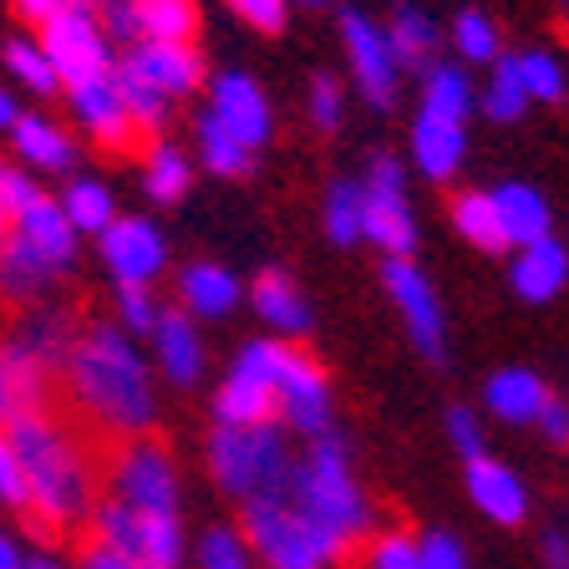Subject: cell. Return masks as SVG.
Segmentation results:
<instances>
[{
	"label": "cell",
	"mask_w": 569,
	"mask_h": 569,
	"mask_svg": "<svg viewBox=\"0 0 569 569\" xmlns=\"http://www.w3.org/2000/svg\"><path fill=\"white\" fill-rule=\"evenodd\" d=\"M67 391L77 412H87L97 427H107L112 438H148L158 422V371L142 351V341H132L118 320H97L82 326L71 341L67 367Z\"/></svg>",
	"instance_id": "1"
},
{
	"label": "cell",
	"mask_w": 569,
	"mask_h": 569,
	"mask_svg": "<svg viewBox=\"0 0 569 569\" xmlns=\"http://www.w3.org/2000/svg\"><path fill=\"white\" fill-rule=\"evenodd\" d=\"M6 442L21 458L26 473V513L41 529L67 533L92 513V458L67 432V422L51 417V407H21L6 422Z\"/></svg>",
	"instance_id": "2"
},
{
	"label": "cell",
	"mask_w": 569,
	"mask_h": 569,
	"mask_svg": "<svg viewBox=\"0 0 569 569\" xmlns=\"http://www.w3.org/2000/svg\"><path fill=\"white\" fill-rule=\"evenodd\" d=\"M290 503H296L306 519H316L320 529L341 533L346 545L367 539L371 523H377V509H371L367 488L356 478L351 448H346L341 432H326V438H310V448L296 458L290 468V483L280 488Z\"/></svg>",
	"instance_id": "3"
},
{
	"label": "cell",
	"mask_w": 569,
	"mask_h": 569,
	"mask_svg": "<svg viewBox=\"0 0 569 569\" xmlns=\"http://www.w3.org/2000/svg\"><path fill=\"white\" fill-rule=\"evenodd\" d=\"M239 509H244V529L239 533L249 539V549H254V559L264 569H336L351 555V545L341 533L306 519L284 493L249 498Z\"/></svg>",
	"instance_id": "4"
},
{
	"label": "cell",
	"mask_w": 569,
	"mask_h": 569,
	"mask_svg": "<svg viewBox=\"0 0 569 569\" xmlns=\"http://www.w3.org/2000/svg\"><path fill=\"white\" fill-rule=\"evenodd\" d=\"M203 452H209V478L224 488L234 503L280 493V488L290 483V468H296V452H290V438H284L280 422L213 427Z\"/></svg>",
	"instance_id": "5"
},
{
	"label": "cell",
	"mask_w": 569,
	"mask_h": 569,
	"mask_svg": "<svg viewBox=\"0 0 569 569\" xmlns=\"http://www.w3.org/2000/svg\"><path fill=\"white\" fill-rule=\"evenodd\" d=\"M71 341H77V320H71L67 306H26L21 320L11 326V336L0 341V356L11 367L16 381V402L21 407H47V387L71 356Z\"/></svg>",
	"instance_id": "6"
},
{
	"label": "cell",
	"mask_w": 569,
	"mask_h": 569,
	"mask_svg": "<svg viewBox=\"0 0 569 569\" xmlns=\"http://www.w3.org/2000/svg\"><path fill=\"white\" fill-rule=\"evenodd\" d=\"M290 341L254 336L234 351V367L224 371L213 391V427H260L274 422V397H280V367Z\"/></svg>",
	"instance_id": "7"
},
{
	"label": "cell",
	"mask_w": 569,
	"mask_h": 569,
	"mask_svg": "<svg viewBox=\"0 0 569 569\" xmlns=\"http://www.w3.org/2000/svg\"><path fill=\"white\" fill-rule=\"evenodd\" d=\"M87 529H92L97 545L118 549V555H128L142 569H178L183 555H189L178 513H138V509H122L118 498H97L92 513H87Z\"/></svg>",
	"instance_id": "8"
},
{
	"label": "cell",
	"mask_w": 569,
	"mask_h": 569,
	"mask_svg": "<svg viewBox=\"0 0 569 569\" xmlns=\"http://www.w3.org/2000/svg\"><path fill=\"white\" fill-rule=\"evenodd\" d=\"M361 239L387 254V260H412L417 249V213L407 203V163L391 153H377L361 178Z\"/></svg>",
	"instance_id": "9"
},
{
	"label": "cell",
	"mask_w": 569,
	"mask_h": 569,
	"mask_svg": "<svg viewBox=\"0 0 569 569\" xmlns=\"http://www.w3.org/2000/svg\"><path fill=\"white\" fill-rule=\"evenodd\" d=\"M36 41L51 57L61 87L92 82V77H107V71L118 67V47L102 31V16L92 6H82V0H67L47 26H36Z\"/></svg>",
	"instance_id": "10"
},
{
	"label": "cell",
	"mask_w": 569,
	"mask_h": 569,
	"mask_svg": "<svg viewBox=\"0 0 569 569\" xmlns=\"http://www.w3.org/2000/svg\"><path fill=\"white\" fill-rule=\"evenodd\" d=\"M178 462L163 442L153 438H128L112 452V468H107V498H118L122 509L138 513H178Z\"/></svg>",
	"instance_id": "11"
},
{
	"label": "cell",
	"mask_w": 569,
	"mask_h": 569,
	"mask_svg": "<svg viewBox=\"0 0 569 569\" xmlns=\"http://www.w3.org/2000/svg\"><path fill=\"white\" fill-rule=\"evenodd\" d=\"M6 244H16L26 260H36L57 284L77 270V260H82V234L71 229V219L61 213L57 193H47V183H36V189L16 203Z\"/></svg>",
	"instance_id": "12"
},
{
	"label": "cell",
	"mask_w": 569,
	"mask_h": 569,
	"mask_svg": "<svg viewBox=\"0 0 569 569\" xmlns=\"http://www.w3.org/2000/svg\"><path fill=\"white\" fill-rule=\"evenodd\" d=\"M381 284H387L391 306L402 316L412 351L422 356L427 367H442L448 361V316H442V300L432 290V280L412 260H387L381 264Z\"/></svg>",
	"instance_id": "13"
},
{
	"label": "cell",
	"mask_w": 569,
	"mask_h": 569,
	"mask_svg": "<svg viewBox=\"0 0 569 569\" xmlns=\"http://www.w3.org/2000/svg\"><path fill=\"white\" fill-rule=\"evenodd\" d=\"M341 47L361 102L387 112L397 102V87H402V61H397V51L387 41V26L371 21L367 11H341Z\"/></svg>",
	"instance_id": "14"
},
{
	"label": "cell",
	"mask_w": 569,
	"mask_h": 569,
	"mask_svg": "<svg viewBox=\"0 0 569 569\" xmlns=\"http://www.w3.org/2000/svg\"><path fill=\"white\" fill-rule=\"evenodd\" d=\"M274 422H284L296 438H326L336 422V391L331 377L320 367L316 356L306 351H284V367H280V397H274Z\"/></svg>",
	"instance_id": "15"
},
{
	"label": "cell",
	"mask_w": 569,
	"mask_h": 569,
	"mask_svg": "<svg viewBox=\"0 0 569 569\" xmlns=\"http://www.w3.org/2000/svg\"><path fill=\"white\" fill-rule=\"evenodd\" d=\"M112 284H153L168 274V234L148 213H118L107 234L92 239Z\"/></svg>",
	"instance_id": "16"
},
{
	"label": "cell",
	"mask_w": 569,
	"mask_h": 569,
	"mask_svg": "<svg viewBox=\"0 0 569 569\" xmlns=\"http://www.w3.org/2000/svg\"><path fill=\"white\" fill-rule=\"evenodd\" d=\"M61 102H67L77 132H82L92 148H102V153H132V148H138L142 132L132 128V112H128V102H122V87L112 71L92 77V82H71L67 92H61Z\"/></svg>",
	"instance_id": "17"
},
{
	"label": "cell",
	"mask_w": 569,
	"mask_h": 569,
	"mask_svg": "<svg viewBox=\"0 0 569 569\" xmlns=\"http://www.w3.org/2000/svg\"><path fill=\"white\" fill-rule=\"evenodd\" d=\"M213 122H224L249 153H260L264 142L274 138V107L264 97V87L249 77V71H219L209 82V107H203Z\"/></svg>",
	"instance_id": "18"
},
{
	"label": "cell",
	"mask_w": 569,
	"mask_h": 569,
	"mask_svg": "<svg viewBox=\"0 0 569 569\" xmlns=\"http://www.w3.org/2000/svg\"><path fill=\"white\" fill-rule=\"evenodd\" d=\"M118 71H132L168 102H183L203 87V57L193 41H132L128 51H118Z\"/></svg>",
	"instance_id": "19"
},
{
	"label": "cell",
	"mask_w": 569,
	"mask_h": 569,
	"mask_svg": "<svg viewBox=\"0 0 569 569\" xmlns=\"http://www.w3.org/2000/svg\"><path fill=\"white\" fill-rule=\"evenodd\" d=\"M11 153H16V168L36 178H71L77 163H82V142L67 122H57L51 112H21L11 132Z\"/></svg>",
	"instance_id": "20"
},
{
	"label": "cell",
	"mask_w": 569,
	"mask_h": 569,
	"mask_svg": "<svg viewBox=\"0 0 569 569\" xmlns=\"http://www.w3.org/2000/svg\"><path fill=\"white\" fill-rule=\"evenodd\" d=\"M148 361H153V371L168 387L178 391L199 387L203 371H209V346H203L199 320L183 316V310H163V320L148 336Z\"/></svg>",
	"instance_id": "21"
},
{
	"label": "cell",
	"mask_w": 569,
	"mask_h": 569,
	"mask_svg": "<svg viewBox=\"0 0 569 569\" xmlns=\"http://www.w3.org/2000/svg\"><path fill=\"white\" fill-rule=\"evenodd\" d=\"M462 488L473 498V509L498 529H519L529 519V483L519 478V468H509L503 458H468L462 468Z\"/></svg>",
	"instance_id": "22"
},
{
	"label": "cell",
	"mask_w": 569,
	"mask_h": 569,
	"mask_svg": "<svg viewBox=\"0 0 569 569\" xmlns=\"http://www.w3.org/2000/svg\"><path fill=\"white\" fill-rule=\"evenodd\" d=\"M249 306H254L260 326L274 336V341H300V336H310V326H316L306 290H300L296 274L280 270V264H270V270L254 274V284H249Z\"/></svg>",
	"instance_id": "23"
},
{
	"label": "cell",
	"mask_w": 569,
	"mask_h": 569,
	"mask_svg": "<svg viewBox=\"0 0 569 569\" xmlns=\"http://www.w3.org/2000/svg\"><path fill=\"white\" fill-rule=\"evenodd\" d=\"M178 310L193 320H229L244 300V280L219 260H189L178 270Z\"/></svg>",
	"instance_id": "24"
},
{
	"label": "cell",
	"mask_w": 569,
	"mask_h": 569,
	"mask_svg": "<svg viewBox=\"0 0 569 569\" xmlns=\"http://www.w3.org/2000/svg\"><path fill=\"white\" fill-rule=\"evenodd\" d=\"M488 199H493L498 229H503V244H509V249L539 244V239L555 234V209H549V199L533 189V183H519V178H509V183L488 189Z\"/></svg>",
	"instance_id": "25"
},
{
	"label": "cell",
	"mask_w": 569,
	"mask_h": 569,
	"mask_svg": "<svg viewBox=\"0 0 569 569\" xmlns=\"http://www.w3.org/2000/svg\"><path fill=\"white\" fill-rule=\"evenodd\" d=\"M509 284H513V296L529 300V306H549V300H559L565 296V284H569V249L559 244L555 234L539 239V244L513 249Z\"/></svg>",
	"instance_id": "26"
},
{
	"label": "cell",
	"mask_w": 569,
	"mask_h": 569,
	"mask_svg": "<svg viewBox=\"0 0 569 569\" xmlns=\"http://www.w3.org/2000/svg\"><path fill=\"white\" fill-rule=\"evenodd\" d=\"M545 402H549V387L529 367H498L483 381V407L509 427H533L539 412H545Z\"/></svg>",
	"instance_id": "27"
},
{
	"label": "cell",
	"mask_w": 569,
	"mask_h": 569,
	"mask_svg": "<svg viewBox=\"0 0 569 569\" xmlns=\"http://www.w3.org/2000/svg\"><path fill=\"white\" fill-rule=\"evenodd\" d=\"M462 158H468V128L417 112V122H412V168L417 173L432 178V183H448V178H458Z\"/></svg>",
	"instance_id": "28"
},
{
	"label": "cell",
	"mask_w": 569,
	"mask_h": 569,
	"mask_svg": "<svg viewBox=\"0 0 569 569\" xmlns=\"http://www.w3.org/2000/svg\"><path fill=\"white\" fill-rule=\"evenodd\" d=\"M417 112H422V118L468 128V118L478 112V87H473V77H468V67H458V61H438V67H427L422 107H417Z\"/></svg>",
	"instance_id": "29"
},
{
	"label": "cell",
	"mask_w": 569,
	"mask_h": 569,
	"mask_svg": "<svg viewBox=\"0 0 569 569\" xmlns=\"http://www.w3.org/2000/svg\"><path fill=\"white\" fill-rule=\"evenodd\" d=\"M57 203H61V213L71 219V229L82 239H97V234H107L112 229V219H118V193L107 189L97 173H71L67 178V189L57 193Z\"/></svg>",
	"instance_id": "30"
},
{
	"label": "cell",
	"mask_w": 569,
	"mask_h": 569,
	"mask_svg": "<svg viewBox=\"0 0 569 569\" xmlns=\"http://www.w3.org/2000/svg\"><path fill=\"white\" fill-rule=\"evenodd\" d=\"M193 153H183L178 142L153 138V148L142 153V193L153 203H183L193 189Z\"/></svg>",
	"instance_id": "31"
},
{
	"label": "cell",
	"mask_w": 569,
	"mask_h": 569,
	"mask_svg": "<svg viewBox=\"0 0 569 569\" xmlns=\"http://www.w3.org/2000/svg\"><path fill=\"white\" fill-rule=\"evenodd\" d=\"M193 163L209 168L213 178H249L254 173V153H249L224 122H213L209 112H199V122H193Z\"/></svg>",
	"instance_id": "32"
},
{
	"label": "cell",
	"mask_w": 569,
	"mask_h": 569,
	"mask_svg": "<svg viewBox=\"0 0 569 569\" xmlns=\"http://www.w3.org/2000/svg\"><path fill=\"white\" fill-rule=\"evenodd\" d=\"M381 26H387V41H391V51H397L402 67H427L432 51H438V41H442L438 21H432L422 6H412V0H402Z\"/></svg>",
	"instance_id": "33"
},
{
	"label": "cell",
	"mask_w": 569,
	"mask_h": 569,
	"mask_svg": "<svg viewBox=\"0 0 569 569\" xmlns=\"http://www.w3.org/2000/svg\"><path fill=\"white\" fill-rule=\"evenodd\" d=\"M0 61H6V77H11L21 92L47 97V102L67 92V87H61V77H57V67H51V57L41 51V41H36V36H16V41H6Z\"/></svg>",
	"instance_id": "34"
},
{
	"label": "cell",
	"mask_w": 569,
	"mask_h": 569,
	"mask_svg": "<svg viewBox=\"0 0 569 569\" xmlns=\"http://www.w3.org/2000/svg\"><path fill=\"white\" fill-rule=\"evenodd\" d=\"M320 229L341 249L361 244V183L356 178H331L326 199H320Z\"/></svg>",
	"instance_id": "35"
},
{
	"label": "cell",
	"mask_w": 569,
	"mask_h": 569,
	"mask_svg": "<svg viewBox=\"0 0 569 569\" xmlns=\"http://www.w3.org/2000/svg\"><path fill=\"white\" fill-rule=\"evenodd\" d=\"M142 41H193L199 36V0H132Z\"/></svg>",
	"instance_id": "36"
},
{
	"label": "cell",
	"mask_w": 569,
	"mask_h": 569,
	"mask_svg": "<svg viewBox=\"0 0 569 569\" xmlns=\"http://www.w3.org/2000/svg\"><path fill=\"white\" fill-rule=\"evenodd\" d=\"M452 229H458L462 239L473 249H483V254H498L503 244V229H498V213H493V199H488V189H468L458 193V203H452Z\"/></svg>",
	"instance_id": "37"
},
{
	"label": "cell",
	"mask_w": 569,
	"mask_h": 569,
	"mask_svg": "<svg viewBox=\"0 0 569 569\" xmlns=\"http://www.w3.org/2000/svg\"><path fill=\"white\" fill-rule=\"evenodd\" d=\"M478 112L493 122H519L523 112H529V92H523L519 71H513V57L493 61V77H488L483 92H478Z\"/></svg>",
	"instance_id": "38"
},
{
	"label": "cell",
	"mask_w": 569,
	"mask_h": 569,
	"mask_svg": "<svg viewBox=\"0 0 569 569\" xmlns=\"http://www.w3.org/2000/svg\"><path fill=\"white\" fill-rule=\"evenodd\" d=\"M513 71H519V82H523V92H529V102H559V97H565V87H569L565 61H559L549 47L519 51V57H513Z\"/></svg>",
	"instance_id": "39"
},
{
	"label": "cell",
	"mask_w": 569,
	"mask_h": 569,
	"mask_svg": "<svg viewBox=\"0 0 569 569\" xmlns=\"http://www.w3.org/2000/svg\"><path fill=\"white\" fill-rule=\"evenodd\" d=\"M112 77H118V87H122V102H128V112H132V128H138L142 138H163L168 118H173V102H168L163 92H153L148 82H138L132 71L112 67Z\"/></svg>",
	"instance_id": "40"
},
{
	"label": "cell",
	"mask_w": 569,
	"mask_h": 569,
	"mask_svg": "<svg viewBox=\"0 0 569 569\" xmlns=\"http://www.w3.org/2000/svg\"><path fill=\"white\" fill-rule=\"evenodd\" d=\"M193 565L199 569H254L260 559H254V549H249V539L239 529L213 523V529L199 533V545H193Z\"/></svg>",
	"instance_id": "41"
},
{
	"label": "cell",
	"mask_w": 569,
	"mask_h": 569,
	"mask_svg": "<svg viewBox=\"0 0 569 569\" xmlns=\"http://www.w3.org/2000/svg\"><path fill=\"white\" fill-rule=\"evenodd\" d=\"M452 51H458L462 61H473V67L503 57V41H498L493 16H483V11H458L452 16Z\"/></svg>",
	"instance_id": "42"
},
{
	"label": "cell",
	"mask_w": 569,
	"mask_h": 569,
	"mask_svg": "<svg viewBox=\"0 0 569 569\" xmlns=\"http://www.w3.org/2000/svg\"><path fill=\"white\" fill-rule=\"evenodd\" d=\"M163 300L153 296V284H118V326L132 341H148L153 326L163 320Z\"/></svg>",
	"instance_id": "43"
},
{
	"label": "cell",
	"mask_w": 569,
	"mask_h": 569,
	"mask_svg": "<svg viewBox=\"0 0 569 569\" xmlns=\"http://www.w3.org/2000/svg\"><path fill=\"white\" fill-rule=\"evenodd\" d=\"M306 118L316 132H336L346 122V92L331 71H316L306 87Z\"/></svg>",
	"instance_id": "44"
},
{
	"label": "cell",
	"mask_w": 569,
	"mask_h": 569,
	"mask_svg": "<svg viewBox=\"0 0 569 569\" xmlns=\"http://www.w3.org/2000/svg\"><path fill=\"white\" fill-rule=\"evenodd\" d=\"M442 432H448L452 452H458L462 462H468V458H483V452H488V427H483V417H478V407L452 402L448 417H442Z\"/></svg>",
	"instance_id": "45"
},
{
	"label": "cell",
	"mask_w": 569,
	"mask_h": 569,
	"mask_svg": "<svg viewBox=\"0 0 569 569\" xmlns=\"http://www.w3.org/2000/svg\"><path fill=\"white\" fill-rule=\"evenodd\" d=\"M224 6L239 26H249L260 36H280L290 26V0H224Z\"/></svg>",
	"instance_id": "46"
},
{
	"label": "cell",
	"mask_w": 569,
	"mask_h": 569,
	"mask_svg": "<svg viewBox=\"0 0 569 569\" xmlns=\"http://www.w3.org/2000/svg\"><path fill=\"white\" fill-rule=\"evenodd\" d=\"M417 565L422 569H473L468 565L462 539L458 533H448V529H427L422 539H417Z\"/></svg>",
	"instance_id": "47"
},
{
	"label": "cell",
	"mask_w": 569,
	"mask_h": 569,
	"mask_svg": "<svg viewBox=\"0 0 569 569\" xmlns=\"http://www.w3.org/2000/svg\"><path fill=\"white\" fill-rule=\"evenodd\" d=\"M36 183H41L36 173H26V168H16V163H6V158H0V244H6V234H11L16 203H21Z\"/></svg>",
	"instance_id": "48"
},
{
	"label": "cell",
	"mask_w": 569,
	"mask_h": 569,
	"mask_svg": "<svg viewBox=\"0 0 569 569\" xmlns=\"http://www.w3.org/2000/svg\"><path fill=\"white\" fill-rule=\"evenodd\" d=\"M367 569H422L417 565V539L412 533H381V539H371Z\"/></svg>",
	"instance_id": "49"
},
{
	"label": "cell",
	"mask_w": 569,
	"mask_h": 569,
	"mask_svg": "<svg viewBox=\"0 0 569 569\" xmlns=\"http://www.w3.org/2000/svg\"><path fill=\"white\" fill-rule=\"evenodd\" d=\"M97 16H102V31L112 36V47L118 51H128L132 41H142L138 36V6H132V0H102Z\"/></svg>",
	"instance_id": "50"
},
{
	"label": "cell",
	"mask_w": 569,
	"mask_h": 569,
	"mask_svg": "<svg viewBox=\"0 0 569 569\" xmlns=\"http://www.w3.org/2000/svg\"><path fill=\"white\" fill-rule=\"evenodd\" d=\"M0 509L26 513V473H21L16 448L6 442V432H0Z\"/></svg>",
	"instance_id": "51"
},
{
	"label": "cell",
	"mask_w": 569,
	"mask_h": 569,
	"mask_svg": "<svg viewBox=\"0 0 569 569\" xmlns=\"http://www.w3.org/2000/svg\"><path fill=\"white\" fill-rule=\"evenodd\" d=\"M539 438L549 442V448H569V402H559V397H549L545 412H539Z\"/></svg>",
	"instance_id": "52"
},
{
	"label": "cell",
	"mask_w": 569,
	"mask_h": 569,
	"mask_svg": "<svg viewBox=\"0 0 569 569\" xmlns=\"http://www.w3.org/2000/svg\"><path fill=\"white\" fill-rule=\"evenodd\" d=\"M77 569H142V565H132L128 555H118V549H107V545H97V539H87L82 555H77Z\"/></svg>",
	"instance_id": "53"
},
{
	"label": "cell",
	"mask_w": 569,
	"mask_h": 569,
	"mask_svg": "<svg viewBox=\"0 0 569 569\" xmlns=\"http://www.w3.org/2000/svg\"><path fill=\"white\" fill-rule=\"evenodd\" d=\"M539 559H545V569H569V529L565 523H559V529H545Z\"/></svg>",
	"instance_id": "54"
},
{
	"label": "cell",
	"mask_w": 569,
	"mask_h": 569,
	"mask_svg": "<svg viewBox=\"0 0 569 569\" xmlns=\"http://www.w3.org/2000/svg\"><path fill=\"white\" fill-rule=\"evenodd\" d=\"M61 6H67V0H11V11L21 16V21L31 26V31H36V26H47L51 16L61 11Z\"/></svg>",
	"instance_id": "55"
},
{
	"label": "cell",
	"mask_w": 569,
	"mask_h": 569,
	"mask_svg": "<svg viewBox=\"0 0 569 569\" xmlns=\"http://www.w3.org/2000/svg\"><path fill=\"white\" fill-rule=\"evenodd\" d=\"M21 412V402H16V381H11V367H6V356H0V432H6V422Z\"/></svg>",
	"instance_id": "56"
},
{
	"label": "cell",
	"mask_w": 569,
	"mask_h": 569,
	"mask_svg": "<svg viewBox=\"0 0 569 569\" xmlns=\"http://www.w3.org/2000/svg\"><path fill=\"white\" fill-rule=\"evenodd\" d=\"M26 559L31 555H26L21 539H16L11 529H0V569H26Z\"/></svg>",
	"instance_id": "57"
},
{
	"label": "cell",
	"mask_w": 569,
	"mask_h": 569,
	"mask_svg": "<svg viewBox=\"0 0 569 569\" xmlns=\"http://www.w3.org/2000/svg\"><path fill=\"white\" fill-rule=\"evenodd\" d=\"M21 112L26 107H21V97H16V87L0 82V132H11L16 122H21Z\"/></svg>",
	"instance_id": "58"
},
{
	"label": "cell",
	"mask_w": 569,
	"mask_h": 569,
	"mask_svg": "<svg viewBox=\"0 0 569 569\" xmlns=\"http://www.w3.org/2000/svg\"><path fill=\"white\" fill-rule=\"evenodd\" d=\"M26 569H67V565H61L57 555H31L26 559Z\"/></svg>",
	"instance_id": "59"
},
{
	"label": "cell",
	"mask_w": 569,
	"mask_h": 569,
	"mask_svg": "<svg viewBox=\"0 0 569 569\" xmlns=\"http://www.w3.org/2000/svg\"><path fill=\"white\" fill-rule=\"evenodd\" d=\"M290 6H300V11H326L331 0H290Z\"/></svg>",
	"instance_id": "60"
},
{
	"label": "cell",
	"mask_w": 569,
	"mask_h": 569,
	"mask_svg": "<svg viewBox=\"0 0 569 569\" xmlns=\"http://www.w3.org/2000/svg\"><path fill=\"white\" fill-rule=\"evenodd\" d=\"M565 529H569V513H565Z\"/></svg>",
	"instance_id": "61"
},
{
	"label": "cell",
	"mask_w": 569,
	"mask_h": 569,
	"mask_svg": "<svg viewBox=\"0 0 569 569\" xmlns=\"http://www.w3.org/2000/svg\"><path fill=\"white\" fill-rule=\"evenodd\" d=\"M565 6H569V0H565Z\"/></svg>",
	"instance_id": "62"
}]
</instances>
